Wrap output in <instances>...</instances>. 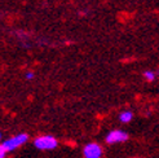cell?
Listing matches in <instances>:
<instances>
[{
	"label": "cell",
	"instance_id": "cell-1",
	"mask_svg": "<svg viewBox=\"0 0 159 158\" xmlns=\"http://www.w3.org/2000/svg\"><path fill=\"white\" fill-rule=\"evenodd\" d=\"M58 145V141L54 136L51 135H42L34 140V146L39 151H52Z\"/></svg>",
	"mask_w": 159,
	"mask_h": 158
},
{
	"label": "cell",
	"instance_id": "cell-2",
	"mask_svg": "<svg viewBox=\"0 0 159 158\" xmlns=\"http://www.w3.org/2000/svg\"><path fill=\"white\" fill-rule=\"evenodd\" d=\"M27 140H29L27 133H18V135L5 140L3 145L7 149V152H12V151H16L17 148H20L21 145H23L25 143H27Z\"/></svg>",
	"mask_w": 159,
	"mask_h": 158
},
{
	"label": "cell",
	"instance_id": "cell-3",
	"mask_svg": "<svg viewBox=\"0 0 159 158\" xmlns=\"http://www.w3.org/2000/svg\"><path fill=\"white\" fill-rule=\"evenodd\" d=\"M84 158H101L104 154V149L97 143H89L83 148Z\"/></svg>",
	"mask_w": 159,
	"mask_h": 158
},
{
	"label": "cell",
	"instance_id": "cell-4",
	"mask_svg": "<svg viewBox=\"0 0 159 158\" xmlns=\"http://www.w3.org/2000/svg\"><path fill=\"white\" fill-rule=\"evenodd\" d=\"M128 133L122 130H113L106 135V143L107 144H116V143H124L128 140Z\"/></svg>",
	"mask_w": 159,
	"mask_h": 158
},
{
	"label": "cell",
	"instance_id": "cell-5",
	"mask_svg": "<svg viewBox=\"0 0 159 158\" xmlns=\"http://www.w3.org/2000/svg\"><path fill=\"white\" fill-rule=\"evenodd\" d=\"M133 118V113L129 112V110H125V112H122L120 114H119V121H120L122 123H128L132 121Z\"/></svg>",
	"mask_w": 159,
	"mask_h": 158
},
{
	"label": "cell",
	"instance_id": "cell-6",
	"mask_svg": "<svg viewBox=\"0 0 159 158\" xmlns=\"http://www.w3.org/2000/svg\"><path fill=\"white\" fill-rule=\"evenodd\" d=\"M144 77L148 82H153L154 79H155V73L154 72H150V70H148V72L144 73Z\"/></svg>",
	"mask_w": 159,
	"mask_h": 158
},
{
	"label": "cell",
	"instance_id": "cell-7",
	"mask_svg": "<svg viewBox=\"0 0 159 158\" xmlns=\"http://www.w3.org/2000/svg\"><path fill=\"white\" fill-rule=\"evenodd\" d=\"M7 149L4 148V145L3 144H0V158H5L7 157Z\"/></svg>",
	"mask_w": 159,
	"mask_h": 158
},
{
	"label": "cell",
	"instance_id": "cell-8",
	"mask_svg": "<svg viewBox=\"0 0 159 158\" xmlns=\"http://www.w3.org/2000/svg\"><path fill=\"white\" fill-rule=\"evenodd\" d=\"M25 78L27 79V81H31V79H34V78H35V74H34L33 72H27V73L25 74Z\"/></svg>",
	"mask_w": 159,
	"mask_h": 158
},
{
	"label": "cell",
	"instance_id": "cell-9",
	"mask_svg": "<svg viewBox=\"0 0 159 158\" xmlns=\"http://www.w3.org/2000/svg\"><path fill=\"white\" fill-rule=\"evenodd\" d=\"M0 139H2V132H0Z\"/></svg>",
	"mask_w": 159,
	"mask_h": 158
},
{
	"label": "cell",
	"instance_id": "cell-10",
	"mask_svg": "<svg viewBox=\"0 0 159 158\" xmlns=\"http://www.w3.org/2000/svg\"><path fill=\"white\" fill-rule=\"evenodd\" d=\"M133 158H140V157H133Z\"/></svg>",
	"mask_w": 159,
	"mask_h": 158
}]
</instances>
